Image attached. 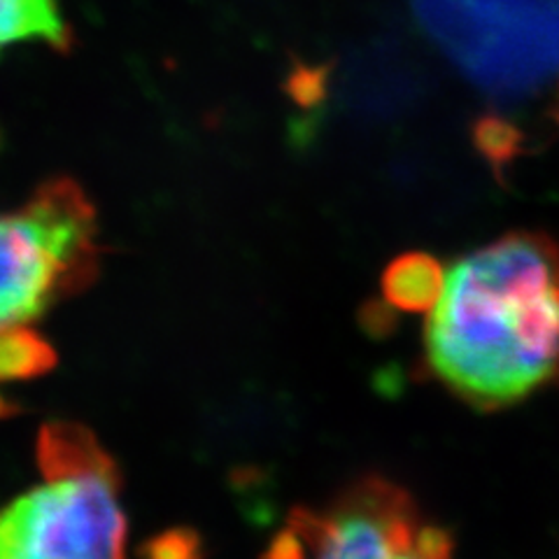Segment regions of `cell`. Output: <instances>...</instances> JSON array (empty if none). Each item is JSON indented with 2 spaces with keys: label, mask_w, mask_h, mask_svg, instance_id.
<instances>
[{
  "label": "cell",
  "mask_w": 559,
  "mask_h": 559,
  "mask_svg": "<svg viewBox=\"0 0 559 559\" xmlns=\"http://www.w3.org/2000/svg\"><path fill=\"white\" fill-rule=\"evenodd\" d=\"M117 468L51 476L0 511V559H127Z\"/></svg>",
  "instance_id": "obj_5"
},
{
  "label": "cell",
  "mask_w": 559,
  "mask_h": 559,
  "mask_svg": "<svg viewBox=\"0 0 559 559\" xmlns=\"http://www.w3.org/2000/svg\"><path fill=\"white\" fill-rule=\"evenodd\" d=\"M331 80H334V61L318 66L294 61L292 73L285 82V92L301 110H314L329 98Z\"/></svg>",
  "instance_id": "obj_11"
},
{
  "label": "cell",
  "mask_w": 559,
  "mask_h": 559,
  "mask_svg": "<svg viewBox=\"0 0 559 559\" xmlns=\"http://www.w3.org/2000/svg\"><path fill=\"white\" fill-rule=\"evenodd\" d=\"M38 462L45 478L115 466L110 454L96 443L92 431L66 423L47 425L40 431Z\"/></svg>",
  "instance_id": "obj_7"
},
{
  "label": "cell",
  "mask_w": 559,
  "mask_h": 559,
  "mask_svg": "<svg viewBox=\"0 0 559 559\" xmlns=\"http://www.w3.org/2000/svg\"><path fill=\"white\" fill-rule=\"evenodd\" d=\"M199 536L187 530H173L156 536L150 544V559H199Z\"/></svg>",
  "instance_id": "obj_12"
},
{
  "label": "cell",
  "mask_w": 559,
  "mask_h": 559,
  "mask_svg": "<svg viewBox=\"0 0 559 559\" xmlns=\"http://www.w3.org/2000/svg\"><path fill=\"white\" fill-rule=\"evenodd\" d=\"M94 210L73 182L43 187L0 217V326L43 314L94 261Z\"/></svg>",
  "instance_id": "obj_4"
},
{
  "label": "cell",
  "mask_w": 559,
  "mask_h": 559,
  "mask_svg": "<svg viewBox=\"0 0 559 559\" xmlns=\"http://www.w3.org/2000/svg\"><path fill=\"white\" fill-rule=\"evenodd\" d=\"M471 143H474L476 152L487 162V166L492 168L497 180L503 182V173L524 152V133L511 119L497 112H485L471 124Z\"/></svg>",
  "instance_id": "obj_10"
},
{
  "label": "cell",
  "mask_w": 559,
  "mask_h": 559,
  "mask_svg": "<svg viewBox=\"0 0 559 559\" xmlns=\"http://www.w3.org/2000/svg\"><path fill=\"white\" fill-rule=\"evenodd\" d=\"M425 357L478 411L520 404L559 376V242L513 231L468 252L425 326Z\"/></svg>",
  "instance_id": "obj_1"
},
{
  "label": "cell",
  "mask_w": 559,
  "mask_h": 559,
  "mask_svg": "<svg viewBox=\"0 0 559 559\" xmlns=\"http://www.w3.org/2000/svg\"><path fill=\"white\" fill-rule=\"evenodd\" d=\"M63 40L66 26L57 0H0V51L24 43Z\"/></svg>",
  "instance_id": "obj_8"
},
{
  "label": "cell",
  "mask_w": 559,
  "mask_h": 559,
  "mask_svg": "<svg viewBox=\"0 0 559 559\" xmlns=\"http://www.w3.org/2000/svg\"><path fill=\"white\" fill-rule=\"evenodd\" d=\"M16 408L12 406V404H8V401L0 396V417H5V415H10V413H14Z\"/></svg>",
  "instance_id": "obj_14"
},
{
  "label": "cell",
  "mask_w": 559,
  "mask_h": 559,
  "mask_svg": "<svg viewBox=\"0 0 559 559\" xmlns=\"http://www.w3.org/2000/svg\"><path fill=\"white\" fill-rule=\"evenodd\" d=\"M454 540L408 489L364 476L326 503L299 509L264 559H452Z\"/></svg>",
  "instance_id": "obj_3"
},
{
  "label": "cell",
  "mask_w": 559,
  "mask_h": 559,
  "mask_svg": "<svg viewBox=\"0 0 559 559\" xmlns=\"http://www.w3.org/2000/svg\"><path fill=\"white\" fill-rule=\"evenodd\" d=\"M423 26L485 90L524 96L559 68V0H413Z\"/></svg>",
  "instance_id": "obj_2"
},
{
  "label": "cell",
  "mask_w": 559,
  "mask_h": 559,
  "mask_svg": "<svg viewBox=\"0 0 559 559\" xmlns=\"http://www.w3.org/2000/svg\"><path fill=\"white\" fill-rule=\"evenodd\" d=\"M57 366V353L24 324L0 326V380L38 378Z\"/></svg>",
  "instance_id": "obj_9"
},
{
  "label": "cell",
  "mask_w": 559,
  "mask_h": 559,
  "mask_svg": "<svg viewBox=\"0 0 559 559\" xmlns=\"http://www.w3.org/2000/svg\"><path fill=\"white\" fill-rule=\"evenodd\" d=\"M443 266L425 252L396 257L382 273V296L404 312H429L443 289Z\"/></svg>",
  "instance_id": "obj_6"
},
{
  "label": "cell",
  "mask_w": 559,
  "mask_h": 559,
  "mask_svg": "<svg viewBox=\"0 0 559 559\" xmlns=\"http://www.w3.org/2000/svg\"><path fill=\"white\" fill-rule=\"evenodd\" d=\"M548 115L552 117V121H555V124L559 127V82H557V90H555V94H552V100H550Z\"/></svg>",
  "instance_id": "obj_13"
}]
</instances>
